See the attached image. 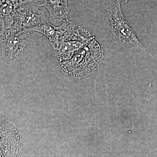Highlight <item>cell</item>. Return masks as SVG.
Returning <instances> with one entry per match:
<instances>
[{
	"label": "cell",
	"instance_id": "1",
	"mask_svg": "<svg viewBox=\"0 0 157 157\" xmlns=\"http://www.w3.org/2000/svg\"><path fill=\"white\" fill-rule=\"evenodd\" d=\"M104 21L109 37L116 44L127 50L140 52L153 58L137 39L124 16L121 9V0H117L108 8L104 14Z\"/></svg>",
	"mask_w": 157,
	"mask_h": 157
},
{
	"label": "cell",
	"instance_id": "9",
	"mask_svg": "<svg viewBox=\"0 0 157 157\" xmlns=\"http://www.w3.org/2000/svg\"><path fill=\"white\" fill-rule=\"evenodd\" d=\"M17 6L27 4H36L39 5V3L43 0H12Z\"/></svg>",
	"mask_w": 157,
	"mask_h": 157
},
{
	"label": "cell",
	"instance_id": "5",
	"mask_svg": "<svg viewBox=\"0 0 157 157\" xmlns=\"http://www.w3.org/2000/svg\"><path fill=\"white\" fill-rule=\"evenodd\" d=\"M19 141L16 128L0 120V157H18Z\"/></svg>",
	"mask_w": 157,
	"mask_h": 157
},
{
	"label": "cell",
	"instance_id": "3",
	"mask_svg": "<svg viewBox=\"0 0 157 157\" xmlns=\"http://www.w3.org/2000/svg\"><path fill=\"white\" fill-rule=\"evenodd\" d=\"M94 37L81 26L71 23L63 28L56 45L52 47L59 63L68 59Z\"/></svg>",
	"mask_w": 157,
	"mask_h": 157
},
{
	"label": "cell",
	"instance_id": "6",
	"mask_svg": "<svg viewBox=\"0 0 157 157\" xmlns=\"http://www.w3.org/2000/svg\"><path fill=\"white\" fill-rule=\"evenodd\" d=\"M8 35L3 40L4 54L8 59H16L29 44L33 34L31 32L23 31Z\"/></svg>",
	"mask_w": 157,
	"mask_h": 157
},
{
	"label": "cell",
	"instance_id": "8",
	"mask_svg": "<svg viewBox=\"0 0 157 157\" xmlns=\"http://www.w3.org/2000/svg\"><path fill=\"white\" fill-rule=\"evenodd\" d=\"M18 6L12 0H0V23L11 33L14 25L15 12Z\"/></svg>",
	"mask_w": 157,
	"mask_h": 157
},
{
	"label": "cell",
	"instance_id": "4",
	"mask_svg": "<svg viewBox=\"0 0 157 157\" xmlns=\"http://www.w3.org/2000/svg\"><path fill=\"white\" fill-rule=\"evenodd\" d=\"M40 5L27 4L17 7L14 15L12 33L29 31L40 24L48 21L44 9H39Z\"/></svg>",
	"mask_w": 157,
	"mask_h": 157
},
{
	"label": "cell",
	"instance_id": "7",
	"mask_svg": "<svg viewBox=\"0 0 157 157\" xmlns=\"http://www.w3.org/2000/svg\"><path fill=\"white\" fill-rule=\"evenodd\" d=\"M48 11L51 22L56 24L67 19L70 9L68 0H43L40 5Z\"/></svg>",
	"mask_w": 157,
	"mask_h": 157
},
{
	"label": "cell",
	"instance_id": "2",
	"mask_svg": "<svg viewBox=\"0 0 157 157\" xmlns=\"http://www.w3.org/2000/svg\"><path fill=\"white\" fill-rule=\"evenodd\" d=\"M103 57L101 45L94 37L68 59L59 64L63 71L70 76L81 78L97 70Z\"/></svg>",
	"mask_w": 157,
	"mask_h": 157
}]
</instances>
